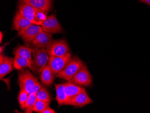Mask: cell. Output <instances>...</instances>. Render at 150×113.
<instances>
[{
    "label": "cell",
    "instance_id": "6da1fadb",
    "mask_svg": "<svg viewBox=\"0 0 150 113\" xmlns=\"http://www.w3.org/2000/svg\"><path fill=\"white\" fill-rule=\"evenodd\" d=\"M48 50L45 48L33 49V58L32 70L34 74H41L45 68L48 65L50 56Z\"/></svg>",
    "mask_w": 150,
    "mask_h": 113
},
{
    "label": "cell",
    "instance_id": "7a4b0ae2",
    "mask_svg": "<svg viewBox=\"0 0 150 113\" xmlns=\"http://www.w3.org/2000/svg\"><path fill=\"white\" fill-rule=\"evenodd\" d=\"M85 65L79 57L77 56L72 57L65 67L56 76L59 78L70 81Z\"/></svg>",
    "mask_w": 150,
    "mask_h": 113
},
{
    "label": "cell",
    "instance_id": "3957f363",
    "mask_svg": "<svg viewBox=\"0 0 150 113\" xmlns=\"http://www.w3.org/2000/svg\"><path fill=\"white\" fill-rule=\"evenodd\" d=\"M38 82V79L28 69L23 71L18 76L19 87L24 88L29 94L33 92L35 85Z\"/></svg>",
    "mask_w": 150,
    "mask_h": 113
},
{
    "label": "cell",
    "instance_id": "277c9868",
    "mask_svg": "<svg viewBox=\"0 0 150 113\" xmlns=\"http://www.w3.org/2000/svg\"><path fill=\"white\" fill-rule=\"evenodd\" d=\"M71 58L70 52L63 56H50L48 65L52 70L53 74L57 75L65 67Z\"/></svg>",
    "mask_w": 150,
    "mask_h": 113
},
{
    "label": "cell",
    "instance_id": "5b68a950",
    "mask_svg": "<svg viewBox=\"0 0 150 113\" xmlns=\"http://www.w3.org/2000/svg\"><path fill=\"white\" fill-rule=\"evenodd\" d=\"M69 82L80 87H88L92 83V77L85 65Z\"/></svg>",
    "mask_w": 150,
    "mask_h": 113
},
{
    "label": "cell",
    "instance_id": "8992f818",
    "mask_svg": "<svg viewBox=\"0 0 150 113\" xmlns=\"http://www.w3.org/2000/svg\"><path fill=\"white\" fill-rule=\"evenodd\" d=\"M53 42L51 34L42 31L33 40L30 47L33 49L45 48L48 50Z\"/></svg>",
    "mask_w": 150,
    "mask_h": 113
},
{
    "label": "cell",
    "instance_id": "52a82bcc",
    "mask_svg": "<svg viewBox=\"0 0 150 113\" xmlns=\"http://www.w3.org/2000/svg\"><path fill=\"white\" fill-rule=\"evenodd\" d=\"M69 51V48L66 40L61 39L53 42L48 50V53L50 56H63Z\"/></svg>",
    "mask_w": 150,
    "mask_h": 113
},
{
    "label": "cell",
    "instance_id": "ba28073f",
    "mask_svg": "<svg viewBox=\"0 0 150 113\" xmlns=\"http://www.w3.org/2000/svg\"><path fill=\"white\" fill-rule=\"evenodd\" d=\"M42 31L43 30L40 25L33 24L27 28L18 35L22 38L25 45L30 47L33 40L38 33Z\"/></svg>",
    "mask_w": 150,
    "mask_h": 113
},
{
    "label": "cell",
    "instance_id": "9c48e42d",
    "mask_svg": "<svg viewBox=\"0 0 150 113\" xmlns=\"http://www.w3.org/2000/svg\"><path fill=\"white\" fill-rule=\"evenodd\" d=\"M43 31L49 34H55L61 33L62 28L54 15L47 17L40 25Z\"/></svg>",
    "mask_w": 150,
    "mask_h": 113
},
{
    "label": "cell",
    "instance_id": "30bf717a",
    "mask_svg": "<svg viewBox=\"0 0 150 113\" xmlns=\"http://www.w3.org/2000/svg\"><path fill=\"white\" fill-rule=\"evenodd\" d=\"M93 102V101L88 96L85 88L68 101L65 105H71L76 108H82Z\"/></svg>",
    "mask_w": 150,
    "mask_h": 113
},
{
    "label": "cell",
    "instance_id": "8fae6325",
    "mask_svg": "<svg viewBox=\"0 0 150 113\" xmlns=\"http://www.w3.org/2000/svg\"><path fill=\"white\" fill-rule=\"evenodd\" d=\"M33 24L28 19L21 15L18 11L16 12L13 18V28L17 31L18 35L27 28Z\"/></svg>",
    "mask_w": 150,
    "mask_h": 113
},
{
    "label": "cell",
    "instance_id": "7c38bea8",
    "mask_svg": "<svg viewBox=\"0 0 150 113\" xmlns=\"http://www.w3.org/2000/svg\"><path fill=\"white\" fill-rule=\"evenodd\" d=\"M19 3L48 12L52 8V0H19Z\"/></svg>",
    "mask_w": 150,
    "mask_h": 113
},
{
    "label": "cell",
    "instance_id": "4fadbf2b",
    "mask_svg": "<svg viewBox=\"0 0 150 113\" xmlns=\"http://www.w3.org/2000/svg\"><path fill=\"white\" fill-rule=\"evenodd\" d=\"M18 8V11L21 15L34 24L38 25V23L35 19V13L38 9L34 8L27 4L21 3H19Z\"/></svg>",
    "mask_w": 150,
    "mask_h": 113
},
{
    "label": "cell",
    "instance_id": "5bb4252c",
    "mask_svg": "<svg viewBox=\"0 0 150 113\" xmlns=\"http://www.w3.org/2000/svg\"><path fill=\"white\" fill-rule=\"evenodd\" d=\"M13 59L6 56L4 54L0 55V76L4 77L12 71Z\"/></svg>",
    "mask_w": 150,
    "mask_h": 113
},
{
    "label": "cell",
    "instance_id": "9a60e30c",
    "mask_svg": "<svg viewBox=\"0 0 150 113\" xmlns=\"http://www.w3.org/2000/svg\"><path fill=\"white\" fill-rule=\"evenodd\" d=\"M33 52V49L31 47L18 44L13 50V53L15 55L27 58L33 62L32 55Z\"/></svg>",
    "mask_w": 150,
    "mask_h": 113
},
{
    "label": "cell",
    "instance_id": "2e32d148",
    "mask_svg": "<svg viewBox=\"0 0 150 113\" xmlns=\"http://www.w3.org/2000/svg\"><path fill=\"white\" fill-rule=\"evenodd\" d=\"M32 61L27 58L15 55L13 59V66L15 69L22 70L26 67L32 70Z\"/></svg>",
    "mask_w": 150,
    "mask_h": 113
},
{
    "label": "cell",
    "instance_id": "e0dca14e",
    "mask_svg": "<svg viewBox=\"0 0 150 113\" xmlns=\"http://www.w3.org/2000/svg\"><path fill=\"white\" fill-rule=\"evenodd\" d=\"M84 89L85 88L84 87H82L80 86L75 85L70 82L66 83L65 91L67 97L66 103Z\"/></svg>",
    "mask_w": 150,
    "mask_h": 113
},
{
    "label": "cell",
    "instance_id": "ac0fdd59",
    "mask_svg": "<svg viewBox=\"0 0 150 113\" xmlns=\"http://www.w3.org/2000/svg\"><path fill=\"white\" fill-rule=\"evenodd\" d=\"M66 83L54 84L56 89V99L59 106L65 105L67 101V97L65 91Z\"/></svg>",
    "mask_w": 150,
    "mask_h": 113
},
{
    "label": "cell",
    "instance_id": "d6986e66",
    "mask_svg": "<svg viewBox=\"0 0 150 113\" xmlns=\"http://www.w3.org/2000/svg\"><path fill=\"white\" fill-rule=\"evenodd\" d=\"M54 75L52 70L48 65L40 74V80L45 85L50 86L54 82Z\"/></svg>",
    "mask_w": 150,
    "mask_h": 113
},
{
    "label": "cell",
    "instance_id": "ffe728a7",
    "mask_svg": "<svg viewBox=\"0 0 150 113\" xmlns=\"http://www.w3.org/2000/svg\"><path fill=\"white\" fill-rule=\"evenodd\" d=\"M37 101L36 94L32 93L29 94L28 99L25 103V106L23 110L26 113H32L34 111V108L35 107V104Z\"/></svg>",
    "mask_w": 150,
    "mask_h": 113
},
{
    "label": "cell",
    "instance_id": "44dd1931",
    "mask_svg": "<svg viewBox=\"0 0 150 113\" xmlns=\"http://www.w3.org/2000/svg\"><path fill=\"white\" fill-rule=\"evenodd\" d=\"M29 94L24 88L20 87V91L18 93V100L20 105V107L23 110L25 106V103L28 99Z\"/></svg>",
    "mask_w": 150,
    "mask_h": 113
},
{
    "label": "cell",
    "instance_id": "7402d4cb",
    "mask_svg": "<svg viewBox=\"0 0 150 113\" xmlns=\"http://www.w3.org/2000/svg\"><path fill=\"white\" fill-rule=\"evenodd\" d=\"M38 100L45 102H51V97L48 91L44 87H42L38 92L36 94Z\"/></svg>",
    "mask_w": 150,
    "mask_h": 113
},
{
    "label": "cell",
    "instance_id": "603a6c76",
    "mask_svg": "<svg viewBox=\"0 0 150 113\" xmlns=\"http://www.w3.org/2000/svg\"><path fill=\"white\" fill-rule=\"evenodd\" d=\"M50 102H44L37 99L35 107L34 108V111L39 113H43L45 110L50 106Z\"/></svg>",
    "mask_w": 150,
    "mask_h": 113
},
{
    "label": "cell",
    "instance_id": "cb8c5ba5",
    "mask_svg": "<svg viewBox=\"0 0 150 113\" xmlns=\"http://www.w3.org/2000/svg\"><path fill=\"white\" fill-rule=\"evenodd\" d=\"M47 12L42 10L37 9L35 15V21L38 23V25H41L47 18Z\"/></svg>",
    "mask_w": 150,
    "mask_h": 113
},
{
    "label": "cell",
    "instance_id": "d4e9b609",
    "mask_svg": "<svg viewBox=\"0 0 150 113\" xmlns=\"http://www.w3.org/2000/svg\"><path fill=\"white\" fill-rule=\"evenodd\" d=\"M42 87V85L40 84V82H38L36 84V85H35V87L34 88L33 91L32 93H33L34 94H36H36L40 90V89H41Z\"/></svg>",
    "mask_w": 150,
    "mask_h": 113
},
{
    "label": "cell",
    "instance_id": "484cf974",
    "mask_svg": "<svg viewBox=\"0 0 150 113\" xmlns=\"http://www.w3.org/2000/svg\"><path fill=\"white\" fill-rule=\"evenodd\" d=\"M56 111L50 107V106L44 111L43 113H56Z\"/></svg>",
    "mask_w": 150,
    "mask_h": 113
},
{
    "label": "cell",
    "instance_id": "4316f807",
    "mask_svg": "<svg viewBox=\"0 0 150 113\" xmlns=\"http://www.w3.org/2000/svg\"><path fill=\"white\" fill-rule=\"evenodd\" d=\"M9 43H5L2 46H1L0 48V52H1V54H2V52L4 51V49H5V48H6V45L9 44Z\"/></svg>",
    "mask_w": 150,
    "mask_h": 113
},
{
    "label": "cell",
    "instance_id": "83f0119b",
    "mask_svg": "<svg viewBox=\"0 0 150 113\" xmlns=\"http://www.w3.org/2000/svg\"><path fill=\"white\" fill-rule=\"evenodd\" d=\"M140 1L150 6V0H140Z\"/></svg>",
    "mask_w": 150,
    "mask_h": 113
},
{
    "label": "cell",
    "instance_id": "f1b7e54d",
    "mask_svg": "<svg viewBox=\"0 0 150 113\" xmlns=\"http://www.w3.org/2000/svg\"><path fill=\"white\" fill-rule=\"evenodd\" d=\"M0 37H1V39H0V42H1V43H2V38H3V34L2 32H0Z\"/></svg>",
    "mask_w": 150,
    "mask_h": 113
}]
</instances>
